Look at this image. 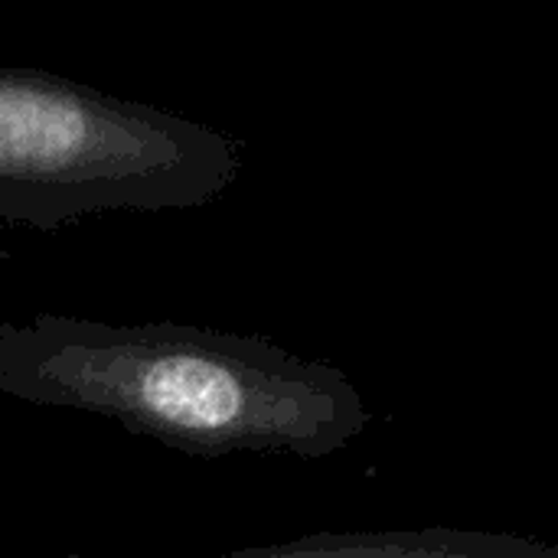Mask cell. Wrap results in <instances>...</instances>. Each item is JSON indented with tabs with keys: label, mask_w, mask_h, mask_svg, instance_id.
<instances>
[{
	"label": "cell",
	"mask_w": 558,
	"mask_h": 558,
	"mask_svg": "<svg viewBox=\"0 0 558 558\" xmlns=\"http://www.w3.org/2000/svg\"><path fill=\"white\" fill-rule=\"evenodd\" d=\"M0 392L111 418L193 458L317 461L373 422L343 369L265 337L173 320L105 324L62 314L3 320Z\"/></svg>",
	"instance_id": "cell-1"
},
{
	"label": "cell",
	"mask_w": 558,
	"mask_h": 558,
	"mask_svg": "<svg viewBox=\"0 0 558 558\" xmlns=\"http://www.w3.org/2000/svg\"><path fill=\"white\" fill-rule=\"evenodd\" d=\"M242 173L235 137L144 101L0 65V226L196 209Z\"/></svg>",
	"instance_id": "cell-2"
},
{
	"label": "cell",
	"mask_w": 558,
	"mask_h": 558,
	"mask_svg": "<svg viewBox=\"0 0 558 558\" xmlns=\"http://www.w3.org/2000/svg\"><path fill=\"white\" fill-rule=\"evenodd\" d=\"M556 546L494 536V533H468V530H409V533H317L304 539H291L281 546L242 549L235 558H320V556H556Z\"/></svg>",
	"instance_id": "cell-3"
}]
</instances>
